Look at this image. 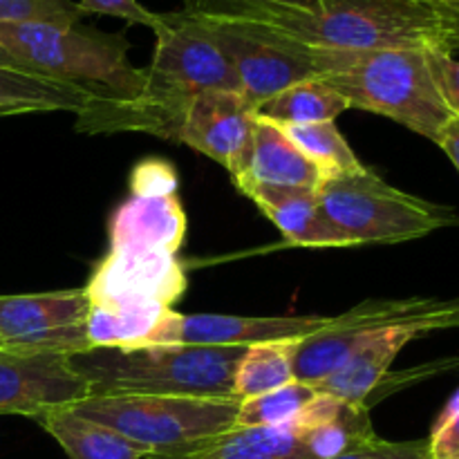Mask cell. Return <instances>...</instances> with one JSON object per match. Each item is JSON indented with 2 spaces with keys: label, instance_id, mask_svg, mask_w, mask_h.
<instances>
[{
  "label": "cell",
  "instance_id": "obj_1",
  "mask_svg": "<svg viewBox=\"0 0 459 459\" xmlns=\"http://www.w3.org/2000/svg\"><path fill=\"white\" fill-rule=\"evenodd\" d=\"M238 21L258 22L300 45L334 52H459L451 9L429 0H323L316 12L281 9Z\"/></svg>",
  "mask_w": 459,
  "mask_h": 459
},
{
  "label": "cell",
  "instance_id": "obj_2",
  "mask_svg": "<svg viewBox=\"0 0 459 459\" xmlns=\"http://www.w3.org/2000/svg\"><path fill=\"white\" fill-rule=\"evenodd\" d=\"M245 350L206 345L90 348L72 354L70 366L88 384L90 397H233V377Z\"/></svg>",
  "mask_w": 459,
  "mask_h": 459
},
{
  "label": "cell",
  "instance_id": "obj_3",
  "mask_svg": "<svg viewBox=\"0 0 459 459\" xmlns=\"http://www.w3.org/2000/svg\"><path fill=\"white\" fill-rule=\"evenodd\" d=\"M437 54L429 49L334 52V67L321 79L343 94L350 108L388 117L437 143L455 117L439 79Z\"/></svg>",
  "mask_w": 459,
  "mask_h": 459
},
{
  "label": "cell",
  "instance_id": "obj_4",
  "mask_svg": "<svg viewBox=\"0 0 459 459\" xmlns=\"http://www.w3.org/2000/svg\"><path fill=\"white\" fill-rule=\"evenodd\" d=\"M0 45L36 74L81 85L94 94L134 99L146 85V67L130 63L124 34L52 22H0Z\"/></svg>",
  "mask_w": 459,
  "mask_h": 459
},
{
  "label": "cell",
  "instance_id": "obj_5",
  "mask_svg": "<svg viewBox=\"0 0 459 459\" xmlns=\"http://www.w3.org/2000/svg\"><path fill=\"white\" fill-rule=\"evenodd\" d=\"M238 408V397L124 394L88 397L70 406V411L146 448L151 459H182L202 444L236 429Z\"/></svg>",
  "mask_w": 459,
  "mask_h": 459
},
{
  "label": "cell",
  "instance_id": "obj_6",
  "mask_svg": "<svg viewBox=\"0 0 459 459\" xmlns=\"http://www.w3.org/2000/svg\"><path fill=\"white\" fill-rule=\"evenodd\" d=\"M316 197L327 218L357 247L417 240L459 224L453 209L399 191L366 166L325 178L318 184Z\"/></svg>",
  "mask_w": 459,
  "mask_h": 459
},
{
  "label": "cell",
  "instance_id": "obj_7",
  "mask_svg": "<svg viewBox=\"0 0 459 459\" xmlns=\"http://www.w3.org/2000/svg\"><path fill=\"white\" fill-rule=\"evenodd\" d=\"M375 437L370 408L318 394L287 424L231 429L182 459H332Z\"/></svg>",
  "mask_w": 459,
  "mask_h": 459
},
{
  "label": "cell",
  "instance_id": "obj_8",
  "mask_svg": "<svg viewBox=\"0 0 459 459\" xmlns=\"http://www.w3.org/2000/svg\"><path fill=\"white\" fill-rule=\"evenodd\" d=\"M195 18L227 54L240 81V92L255 108L290 85L321 79L334 65L332 49L307 48L258 22L213 16Z\"/></svg>",
  "mask_w": 459,
  "mask_h": 459
},
{
  "label": "cell",
  "instance_id": "obj_9",
  "mask_svg": "<svg viewBox=\"0 0 459 459\" xmlns=\"http://www.w3.org/2000/svg\"><path fill=\"white\" fill-rule=\"evenodd\" d=\"M186 213L178 195V173L169 161L143 160L130 175V197L110 218V251L179 254Z\"/></svg>",
  "mask_w": 459,
  "mask_h": 459
},
{
  "label": "cell",
  "instance_id": "obj_10",
  "mask_svg": "<svg viewBox=\"0 0 459 459\" xmlns=\"http://www.w3.org/2000/svg\"><path fill=\"white\" fill-rule=\"evenodd\" d=\"M85 287L48 294L0 296V345L22 352L72 354L92 348Z\"/></svg>",
  "mask_w": 459,
  "mask_h": 459
},
{
  "label": "cell",
  "instance_id": "obj_11",
  "mask_svg": "<svg viewBox=\"0 0 459 459\" xmlns=\"http://www.w3.org/2000/svg\"><path fill=\"white\" fill-rule=\"evenodd\" d=\"M459 327V300H439L433 309L408 321L379 327L368 336L366 343L327 379L318 381L314 388L318 394L336 399L348 406H368L372 393L381 388L388 377L390 366L411 341L430 332Z\"/></svg>",
  "mask_w": 459,
  "mask_h": 459
},
{
  "label": "cell",
  "instance_id": "obj_12",
  "mask_svg": "<svg viewBox=\"0 0 459 459\" xmlns=\"http://www.w3.org/2000/svg\"><path fill=\"white\" fill-rule=\"evenodd\" d=\"M254 126L255 106L245 94L233 90H204L186 101L170 142L186 143L222 164L238 186L249 166Z\"/></svg>",
  "mask_w": 459,
  "mask_h": 459
},
{
  "label": "cell",
  "instance_id": "obj_13",
  "mask_svg": "<svg viewBox=\"0 0 459 459\" xmlns=\"http://www.w3.org/2000/svg\"><path fill=\"white\" fill-rule=\"evenodd\" d=\"M435 299L403 300H366L345 314L332 316L325 330L307 336L299 343L294 357V379L316 385L334 375L375 330L393 323L408 321L433 309Z\"/></svg>",
  "mask_w": 459,
  "mask_h": 459
},
{
  "label": "cell",
  "instance_id": "obj_14",
  "mask_svg": "<svg viewBox=\"0 0 459 459\" xmlns=\"http://www.w3.org/2000/svg\"><path fill=\"white\" fill-rule=\"evenodd\" d=\"M90 397V388L65 354L22 352L0 345V415L39 420L54 408Z\"/></svg>",
  "mask_w": 459,
  "mask_h": 459
},
{
  "label": "cell",
  "instance_id": "obj_15",
  "mask_svg": "<svg viewBox=\"0 0 459 459\" xmlns=\"http://www.w3.org/2000/svg\"><path fill=\"white\" fill-rule=\"evenodd\" d=\"M188 278L179 254L166 251H108L85 285L92 305L151 303L173 307Z\"/></svg>",
  "mask_w": 459,
  "mask_h": 459
},
{
  "label": "cell",
  "instance_id": "obj_16",
  "mask_svg": "<svg viewBox=\"0 0 459 459\" xmlns=\"http://www.w3.org/2000/svg\"><path fill=\"white\" fill-rule=\"evenodd\" d=\"M332 316H231V314H182L170 309L152 345H206L249 348L264 341L307 339L325 330Z\"/></svg>",
  "mask_w": 459,
  "mask_h": 459
},
{
  "label": "cell",
  "instance_id": "obj_17",
  "mask_svg": "<svg viewBox=\"0 0 459 459\" xmlns=\"http://www.w3.org/2000/svg\"><path fill=\"white\" fill-rule=\"evenodd\" d=\"M249 197L294 247L312 249H343L357 247L352 238L341 231L321 209L316 188L272 186V184H251L242 191Z\"/></svg>",
  "mask_w": 459,
  "mask_h": 459
},
{
  "label": "cell",
  "instance_id": "obj_18",
  "mask_svg": "<svg viewBox=\"0 0 459 459\" xmlns=\"http://www.w3.org/2000/svg\"><path fill=\"white\" fill-rule=\"evenodd\" d=\"M321 182V170L296 148L285 130L273 121L255 115L249 166L245 179L236 186L238 191L242 193L251 184L318 188Z\"/></svg>",
  "mask_w": 459,
  "mask_h": 459
},
{
  "label": "cell",
  "instance_id": "obj_19",
  "mask_svg": "<svg viewBox=\"0 0 459 459\" xmlns=\"http://www.w3.org/2000/svg\"><path fill=\"white\" fill-rule=\"evenodd\" d=\"M0 94L13 112L70 110L79 115L94 92L36 74L0 45Z\"/></svg>",
  "mask_w": 459,
  "mask_h": 459
},
{
  "label": "cell",
  "instance_id": "obj_20",
  "mask_svg": "<svg viewBox=\"0 0 459 459\" xmlns=\"http://www.w3.org/2000/svg\"><path fill=\"white\" fill-rule=\"evenodd\" d=\"M36 421L61 444L70 459H151L146 448L121 437L108 426L76 415L70 408H54Z\"/></svg>",
  "mask_w": 459,
  "mask_h": 459
},
{
  "label": "cell",
  "instance_id": "obj_21",
  "mask_svg": "<svg viewBox=\"0 0 459 459\" xmlns=\"http://www.w3.org/2000/svg\"><path fill=\"white\" fill-rule=\"evenodd\" d=\"M170 309L151 303H90V343L92 348H148Z\"/></svg>",
  "mask_w": 459,
  "mask_h": 459
},
{
  "label": "cell",
  "instance_id": "obj_22",
  "mask_svg": "<svg viewBox=\"0 0 459 459\" xmlns=\"http://www.w3.org/2000/svg\"><path fill=\"white\" fill-rule=\"evenodd\" d=\"M350 110L348 99L323 79H307L290 85L255 108V115L278 126H307L336 121Z\"/></svg>",
  "mask_w": 459,
  "mask_h": 459
},
{
  "label": "cell",
  "instance_id": "obj_23",
  "mask_svg": "<svg viewBox=\"0 0 459 459\" xmlns=\"http://www.w3.org/2000/svg\"><path fill=\"white\" fill-rule=\"evenodd\" d=\"M303 339L264 341L245 350L233 377V397L249 399L282 388L294 379L296 348Z\"/></svg>",
  "mask_w": 459,
  "mask_h": 459
},
{
  "label": "cell",
  "instance_id": "obj_24",
  "mask_svg": "<svg viewBox=\"0 0 459 459\" xmlns=\"http://www.w3.org/2000/svg\"><path fill=\"white\" fill-rule=\"evenodd\" d=\"M281 128L296 143V148L321 170L323 179L363 169V164L354 155V151L345 142L343 133L336 128L334 121L307 126H281Z\"/></svg>",
  "mask_w": 459,
  "mask_h": 459
},
{
  "label": "cell",
  "instance_id": "obj_25",
  "mask_svg": "<svg viewBox=\"0 0 459 459\" xmlns=\"http://www.w3.org/2000/svg\"><path fill=\"white\" fill-rule=\"evenodd\" d=\"M316 397L318 390L312 384L291 381L272 393L242 399L240 408H238L236 429L287 424V421L296 420Z\"/></svg>",
  "mask_w": 459,
  "mask_h": 459
},
{
  "label": "cell",
  "instance_id": "obj_26",
  "mask_svg": "<svg viewBox=\"0 0 459 459\" xmlns=\"http://www.w3.org/2000/svg\"><path fill=\"white\" fill-rule=\"evenodd\" d=\"M182 12L193 16L213 18H249L255 13L281 12H316L323 0H182Z\"/></svg>",
  "mask_w": 459,
  "mask_h": 459
},
{
  "label": "cell",
  "instance_id": "obj_27",
  "mask_svg": "<svg viewBox=\"0 0 459 459\" xmlns=\"http://www.w3.org/2000/svg\"><path fill=\"white\" fill-rule=\"evenodd\" d=\"M83 16L76 0H0V22L74 25Z\"/></svg>",
  "mask_w": 459,
  "mask_h": 459
},
{
  "label": "cell",
  "instance_id": "obj_28",
  "mask_svg": "<svg viewBox=\"0 0 459 459\" xmlns=\"http://www.w3.org/2000/svg\"><path fill=\"white\" fill-rule=\"evenodd\" d=\"M429 451L430 459H459V390L435 421Z\"/></svg>",
  "mask_w": 459,
  "mask_h": 459
},
{
  "label": "cell",
  "instance_id": "obj_29",
  "mask_svg": "<svg viewBox=\"0 0 459 459\" xmlns=\"http://www.w3.org/2000/svg\"><path fill=\"white\" fill-rule=\"evenodd\" d=\"M79 7L85 16L101 13V16L121 18L130 25L151 27V30H155L157 21H160V13L146 9L139 0H79Z\"/></svg>",
  "mask_w": 459,
  "mask_h": 459
},
{
  "label": "cell",
  "instance_id": "obj_30",
  "mask_svg": "<svg viewBox=\"0 0 459 459\" xmlns=\"http://www.w3.org/2000/svg\"><path fill=\"white\" fill-rule=\"evenodd\" d=\"M426 439L420 442H385L377 435L370 442L361 444L357 448H350V451L341 453V455L332 459H408L412 453L420 451L424 446Z\"/></svg>",
  "mask_w": 459,
  "mask_h": 459
},
{
  "label": "cell",
  "instance_id": "obj_31",
  "mask_svg": "<svg viewBox=\"0 0 459 459\" xmlns=\"http://www.w3.org/2000/svg\"><path fill=\"white\" fill-rule=\"evenodd\" d=\"M437 70L444 94H446L455 117H459V61L448 54H437Z\"/></svg>",
  "mask_w": 459,
  "mask_h": 459
},
{
  "label": "cell",
  "instance_id": "obj_32",
  "mask_svg": "<svg viewBox=\"0 0 459 459\" xmlns=\"http://www.w3.org/2000/svg\"><path fill=\"white\" fill-rule=\"evenodd\" d=\"M437 146L442 148L448 155V160L453 161V166L459 170V117H453L446 124V128L439 134Z\"/></svg>",
  "mask_w": 459,
  "mask_h": 459
},
{
  "label": "cell",
  "instance_id": "obj_33",
  "mask_svg": "<svg viewBox=\"0 0 459 459\" xmlns=\"http://www.w3.org/2000/svg\"><path fill=\"white\" fill-rule=\"evenodd\" d=\"M448 9H451L453 18H455V27H457V39H459V4H446Z\"/></svg>",
  "mask_w": 459,
  "mask_h": 459
},
{
  "label": "cell",
  "instance_id": "obj_34",
  "mask_svg": "<svg viewBox=\"0 0 459 459\" xmlns=\"http://www.w3.org/2000/svg\"><path fill=\"white\" fill-rule=\"evenodd\" d=\"M12 108L7 106V103H4V99H3V94H0V115H12Z\"/></svg>",
  "mask_w": 459,
  "mask_h": 459
},
{
  "label": "cell",
  "instance_id": "obj_35",
  "mask_svg": "<svg viewBox=\"0 0 459 459\" xmlns=\"http://www.w3.org/2000/svg\"><path fill=\"white\" fill-rule=\"evenodd\" d=\"M429 3H435V4H459V0H429Z\"/></svg>",
  "mask_w": 459,
  "mask_h": 459
}]
</instances>
